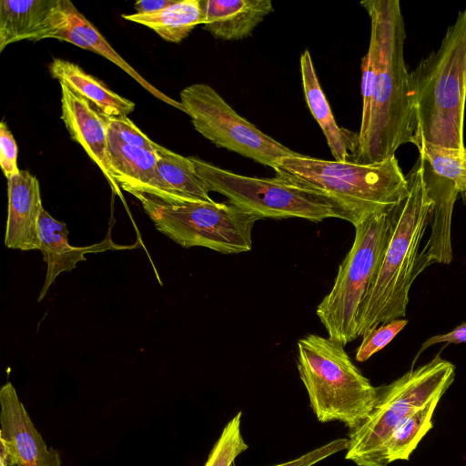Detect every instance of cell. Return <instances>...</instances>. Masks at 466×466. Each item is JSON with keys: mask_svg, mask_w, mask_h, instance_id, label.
I'll list each match as a JSON object with an SVG mask.
<instances>
[{"mask_svg": "<svg viewBox=\"0 0 466 466\" xmlns=\"http://www.w3.org/2000/svg\"><path fill=\"white\" fill-rule=\"evenodd\" d=\"M360 5L370 20L375 76L368 116L359 132L347 131V137L350 160L368 165L394 157L404 144H414L416 110L404 60L406 32L400 1L365 0Z\"/></svg>", "mask_w": 466, "mask_h": 466, "instance_id": "6da1fadb", "label": "cell"}, {"mask_svg": "<svg viewBox=\"0 0 466 466\" xmlns=\"http://www.w3.org/2000/svg\"><path fill=\"white\" fill-rule=\"evenodd\" d=\"M408 191L394 208L393 227L382 260L360 309L357 335L405 317L410 287L421 272L419 248L433 217L435 201L419 155L406 175Z\"/></svg>", "mask_w": 466, "mask_h": 466, "instance_id": "7a4b0ae2", "label": "cell"}, {"mask_svg": "<svg viewBox=\"0 0 466 466\" xmlns=\"http://www.w3.org/2000/svg\"><path fill=\"white\" fill-rule=\"evenodd\" d=\"M273 170L277 177L328 201L353 226L392 209L408 191L406 175L395 156L363 165L299 153L282 157Z\"/></svg>", "mask_w": 466, "mask_h": 466, "instance_id": "3957f363", "label": "cell"}, {"mask_svg": "<svg viewBox=\"0 0 466 466\" xmlns=\"http://www.w3.org/2000/svg\"><path fill=\"white\" fill-rule=\"evenodd\" d=\"M416 110L414 144L463 150L466 101V7L440 47L410 72Z\"/></svg>", "mask_w": 466, "mask_h": 466, "instance_id": "277c9868", "label": "cell"}, {"mask_svg": "<svg viewBox=\"0 0 466 466\" xmlns=\"http://www.w3.org/2000/svg\"><path fill=\"white\" fill-rule=\"evenodd\" d=\"M297 346L299 376L318 420L356 429L375 406L380 387L361 373L344 346L329 338L309 334Z\"/></svg>", "mask_w": 466, "mask_h": 466, "instance_id": "5b68a950", "label": "cell"}, {"mask_svg": "<svg viewBox=\"0 0 466 466\" xmlns=\"http://www.w3.org/2000/svg\"><path fill=\"white\" fill-rule=\"evenodd\" d=\"M454 378L455 366L437 354L427 363L411 368L380 387L368 418L349 431L345 459L357 466H386L383 448L395 428L435 397H442Z\"/></svg>", "mask_w": 466, "mask_h": 466, "instance_id": "8992f818", "label": "cell"}, {"mask_svg": "<svg viewBox=\"0 0 466 466\" xmlns=\"http://www.w3.org/2000/svg\"><path fill=\"white\" fill-rule=\"evenodd\" d=\"M394 208L354 226L352 246L339 267L329 292L317 307L316 314L328 338L342 346L358 338L360 309L390 240Z\"/></svg>", "mask_w": 466, "mask_h": 466, "instance_id": "52a82bcc", "label": "cell"}, {"mask_svg": "<svg viewBox=\"0 0 466 466\" xmlns=\"http://www.w3.org/2000/svg\"><path fill=\"white\" fill-rule=\"evenodd\" d=\"M137 199L156 228L184 248L204 247L222 254L252 248V228L260 218L229 202Z\"/></svg>", "mask_w": 466, "mask_h": 466, "instance_id": "ba28073f", "label": "cell"}, {"mask_svg": "<svg viewBox=\"0 0 466 466\" xmlns=\"http://www.w3.org/2000/svg\"><path fill=\"white\" fill-rule=\"evenodd\" d=\"M199 177L209 191L225 196L228 202L260 219L304 218L321 222L340 218L339 211L322 198L291 185L277 177H248L190 157Z\"/></svg>", "mask_w": 466, "mask_h": 466, "instance_id": "9c48e42d", "label": "cell"}, {"mask_svg": "<svg viewBox=\"0 0 466 466\" xmlns=\"http://www.w3.org/2000/svg\"><path fill=\"white\" fill-rule=\"evenodd\" d=\"M184 112L194 128L218 147L274 168L284 157L297 153L263 133L238 115L210 86L193 84L180 92Z\"/></svg>", "mask_w": 466, "mask_h": 466, "instance_id": "30bf717a", "label": "cell"}, {"mask_svg": "<svg viewBox=\"0 0 466 466\" xmlns=\"http://www.w3.org/2000/svg\"><path fill=\"white\" fill-rule=\"evenodd\" d=\"M0 461L5 466H61L58 451L48 448L11 382L0 390Z\"/></svg>", "mask_w": 466, "mask_h": 466, "instance_id": "8fae6325", "label": "cell"}, {"mask_svg": "<svg viewBox=\"0 0 466 466\" xmlns=\"http://www.w3.org/2000/svg\"><path fill=\"white\" fill-rule=\"evenodd\" d=\"M61 86V119L71 138L78 143L101 170L113 192L122 198L113 177L107 121L92 103L68 86Z\"/></svg>", "mask_w": 466, "mask_h": 466, "instance_id": "7c38bea8", "label": "cell"}, {"mask_svg": "<svg viewBox=\"0 0 466 466\" xmlns=\"http://www.w3.org/2000/svg\"><path fill=\"white\" fill-rule=\"evenodd\" d=\"M109 143L113 177L117 186L137 198L176 203L188 199L177 192L161 177L157 152L141 147Z\"/></svg>", "mask_w": 466, "mask_h": 466, "instance_id": "4fadbf2b", "label": "cell"}, {"mask_svg": "<svg viewBox=\"0 0 466 466\" xmlns=\"http://www.w3.org/2000/svg\"><path fill=\"white\" fill-rule=\"evenodd\" d=\"M8 211L5 245L24 251L39 249L38 221L42 209L40 186L27 170L7 179Z\"/></svg>", "mask_w": 466, "mask_h": 466, "instance_id": "5bb4252c", "label": "cell"}, {"mask_svg": "<svg viewBox=\"0 0 466 466\" xmlns=\"http://www.w3.org/2000/svg\"><path fill=\"white\" fill-rule=\"evenodd\" d=\"M64 17L63 0H1L0 52L21 40L49 38Z\"/></svg>", "mask_w": 466, "mask_h": 466, "instance_id": "9a60e30c", "label": "cell"}, {"mask_svg": "<svg viewBox=\"0 0 466 466\" xmlns=\"http://www.w3.org/2000/svg\"><path fill=\"white\" fill-rule=\"evenodd\" d=\"M38 233L40 238L38 250L41 251L44 261L47 264L46 275L38 301L45 298L56 278L64 271L74 269L78 262L85 261L86 254L130 248L116 245L110 238L92 246H72L68 242L66 225L55 219L44 208L39 217Z\"/></svg>", "mask_w": 466, "mask_h": 466, "instance_id": "2e32d148", "label": "cell"}, {"mask_svg": "<svg viewBox=\"0 0 466 466\" xmlns=\"http://www.w3.org/2000/svg\"><path fill=\"white\" fill-rule=\"evenodd\" d=\"M65 18L51 35L50 38L71 43L80 48L95 52L128 74L155 97L184 112V107L177 102L149 84L110 46L98 30L68 0H63Z\"/></svg>", "mask_w": 466, "mask_h": 466, "instance_id": "e0dca14e", "label": "cell"}, {"mask_svg": "<svg viewBox=\"0 0 466 466\" xmlns=\"http://www.w3.org/2000/svg\"><path fill=\"white\" fill-rule=\"evenodd\" d=\"M204 29L221 40L249 36L274 11L270 0H201Z\"/></svg>", "mask_w": 466, "mask_h": 466, "instance_id": "ac0fdd59", "label": "cell"}, {"mask_svg": "<svg viewBox=\"0 0 466 466\" xmlns=\"http://www.w3.org/2000/svg\"><path fill=\"white\" fill-rule=\"evenodd\" d=\"M49 72L59 84L85 97L105 116H127L135 109L131 100L115 93L103 81L73 62L55 58L49 65Z\"/></svg>", "mask_w": 466, "mask_h": 466, "instance_id": "d6986e66", "label": "cell"}, {"mask_svg": "<svg viewBox=\"0 0 466 466\" xmlns=\"http://www.w3.org/2000/svg\"><path fill=\"white\" fill-rule=\"evenodd\" d=\"M300 73L307 105L319 125L333 157L337 161H350L346 130L335 121L308 49L300 56Z\"/></svg>", "mask_w": 466, "mask_h": 466, "instance_id": "ffe728a7", "label": "cell"}, {"mask_svg": "<svg viewBox=\"0 0 466 466\" xmlns=\"http://www.w3.org/2000/svg\"><path fill=\"white\" fill-rule=\"evenodd\" d=\"M122 17L154 30L161 38L179 43L200 24H204L201 0H177L159 11L147 14H128Z\"/></svg>", "mask_w": 466, "mask_h": 466, "instance_id": "44dd1931", "label": "cell"}, {"mask_svg": "<svg viewBox=\"0 0 466 466\" xmlns=\"http://www.w3.org/2000/svg\"><path fill=\"white\" fill-rule=\"evenodd\" d=\"M441 398L435 397L395 428L383 448L386 466L396 461H409L412 451L432 428V416Z\"/></svg>", "mask_w": 466, "mask_h": 466, "instance_id": "7402d4cb", "label": "cell"}, {"mask_svg": "<svg viewBox=\"0 0 466 466\" xmlns=\"http://www.w3.org/2000/svg\"><path fill=\"white\" fill-rule=\"evenodd\" d=\"M157 154L159 173L172 188L187 198L213 200L207 184L198 174L190 157L181 156L160 145L157 146Z\"/></svg>", "mask_w": 466, "mask_h": 466, "instance_id": "603a6c76", "label": "cell"}, {"mask_svg": "<svg viewBox=\"0 0 466 466\" xmlns=\"http://www.w3.org/2000/svg\"><path fill=\"white\" fill-rule=\"evenodd\" d=\"M241 416L242 411H238L226 424L204 466H233L237 457L248 450L240 430Z\"/></svg>", "mask_w": 466, "mask_h": 466, "instance_id": "cb8c5ba5", "label": "cell"}, {"mask_svg": "<svg viewBox=\"0 0 466 466\" xmlns=\"http://www.w3.org/2000/svg\"><path fill=\"white\" fill-rule=\"evenodd\" d=\"M408 320L398 319L381 324L362 336V341L356 350V360L364 362L385 348L407 325Z\"/></svg>", "mask_w": 466, "mask_h": 466, "instance_id": "d4e9b609", "label": "cell"}, {"mask_svg": "<svg viewBox=\"0 0 466 466\" xmlns=\"http://www.w3.org/2000/svg\"><path fill=\"white\" fill-rule=\"evenodd\" d=\"M105 116L107 121L108 142L157 152L158 144L144 134L127 116Z\"/></svg>", "mask_w": 466, "mask_h": 466, "instance_id": "484cf974", "label": "cell"}, {"mask_svg": "<svg viewBox=\"0 0 466 466\" xmlns=\"http://www.w3.org/2000/svg\"><path fill=\"white\" fill-rule=\"evenodd\" d=\"M17 153L15 139L7 124L2 121L0 124V165L6 179L20 173L17 166Z\"/></svg>", "mask_w": 466, "mask_h": 466, "instance_id": "4316f807", "label": "cell"}, {"mask_svg": "<svg viewBox=\"0 0 466 466\" xmlns=\"http://www.w3.org/2000/svg\"><path fill=\"white\" fill-rule=\"evenodd\" d=\"M349 446L348 438L335 439L327 444L321 445L294 460L273 466H313L324 459L342 451Z\"/></svg>", "mask_w": 466, "mask_h": 466, "instance_id": "83f0119b", "label": "cell"}, {"mask_svg": "<svg viewBox=\"0 0 466 466\" xmlns=\"http://www.w3.org/2000/svg\"><path fill=\"white\" fill-rule=\"evenodd\" d=\"M441 342L449 343H463L466 342V323L457 326L453 330L441 335H436L428 339L421 346L418 356L427 348ZM417 356V357H418Z\"/></svg>", "mask_w": 466, "mask_h": 466, "instance_id": "f1b7e54d", "label": "cell"}, {"mask_svg": "<svg viewBox=\"0 0 466 466\" xmlns=\"http://www.w3.org/2000/svg\"><path fill=\"white\" fill-rule=\"evenodd\" d=\"M177 0H142L134 5L137 14H147L159 11L173 5Z\"/></svg>", "mask_w": 466, "mask_h": 466, "instance_id": "f546056e", "label": "cell"}, {"mask_svg": "<svg viewBox=\"0 0 466 466\" xmlns=\"http://www.w3.org/2000/svg\"><path fill=\"white\" fill-rule=\"evenodd\" d=\"M463 157H464L465 167H466V147L463 149ZM459 194L461 195V197L463 198L464 201L466 202V171H465V177H464L463 184H462V186H461V187L460 189Z\"/></svg>", "mask_w": 466, "mask_h": 466, "instance_id": "4dcf8cb0", "label": "cell"}, {"mask_svg": "<svg viewBox=\"0 0 466 466\" xmlns=\"http://www.w3.org/2000/svg\"><path fill=\"white\" fill-rule=\"evenodd\" d=\"M0 466H5L3 462L0 461Z\"/></svg>", "mask_w": 466, "mask_h": 466, "instance_id": "1f68e13d", "label": "cell"}]
</instances>
